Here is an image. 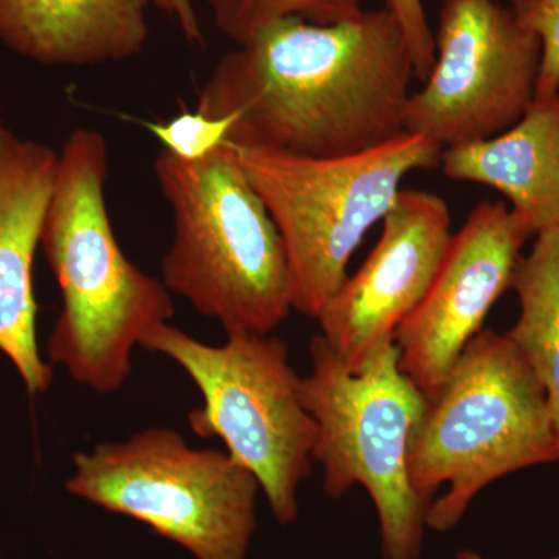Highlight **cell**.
I'll return each mask as SVG.
<instances>
[{
    "mask_svg": "<svg viewBox=\"0 0 559 559\" xmlns=\"http://www.w3.org/2000/svg\"><path fill=\"white\" fill-rule=\"evenodd\" d=\"M455 559H485L484 557H480L479 554H476V551L473 550H459L457 554H455ZM555 559H559L555 558Z\"/></svg>",
    "mask_w": 559,
    "mask_h": 559,
    "instance_id": "44dd1931",
    "label": "cell"
},
{
    "mask_svg": "<svg viewBox=\"0 0 559 559\" xmlns=\"http://www.w3.org/2000/svg\"><path fill=\"white\" fill-rule=\"evenodd\" d=\"M454 180L481 183L509 198L532 237L559 230V95L535 98L510 130L441 154Z\"/></svg>",
    "mask_w": 559,
    "mask_h": 559,
    "instance_id": "5bb4252c",
    "label": "cell"
},
{
    "mask_svg": "<svg viewBox=\"0 0 559 559\" xmlns=\"http://www.w3.org/2000/svg\"><path fill=\"white\" fill-rule=\"evenodd\" d=\"M234 117L212 119L200 110L183 109L165 121H148L146 130L162 143V150L186 162L207 159L229 138Z\"/></svg>",
    "mask_w": 559,
    "mask_h": 559,
    "instance_id": "e0dca14e",
    "label": "cell"
},
{
    "mask_svg": "<svg viewBox=\"0 0 559 559\" xmlns=\"http://www.w3.org/2000/svg\"><path fill=\"white\" fill-rule=\"evenodd\" d=\"M153 3L178 22L187 40L193 44L202 43L204 36H202L200 17L191 0H153Z\"/></svg>",
    "mask_w": 559,
    "mask_h": 559,
    "instance_id": "ffe728a7",
    "label": "cell"
},
{
    "mask_svg": "<svg viewBox=\"0 0 559 559\" xmlns=\"http://www.w3.org/2000/svg\"><path fill=\"white\" fill-rule=\"evenodd\" d=\"M558 460L538 378L507 334L479 331L426 395L412 429L407 468L412 488L429 503L428 528L450 532L489 484Z\"/></svg>",
    "mask_w": 559,
    "mask_h": 559,
    "instance_id": "3957f363",
    "label": "cell"
},
{
    "mask_svg": "<svg viewBox=\"0 0 559 559\" xmlns=\"http://www.w3.org/2000/svg\"><path fill=\"white\" fill-rule=\"evenodd\" d=\"M414 61L388 9L334 25L286 20L224 55L200 92L227 142L290 156H349L406 131Z\"/></svg>",
    "mask_w": 559,
    "mask_h": 559,
    "instance_id": "6da1fadb",
    "label": "cell"
},
{
    "mask_svg": "<svg viewBox=\"0 0 559 559\" xmlns=\"http://www.w3.org/2000/svg\"><path fill=\"white\" fill-rule=\"evenodd\" d=\"M436 64L411 95L406 131L441 148L502 134L536 98L540 40L496 0H444Z\"/></svg>",
    "mask_w": 559,
    "mask_h": 559,
    "instance_id": "9c48e42d",
    "label": "cell"
},
{
    "mask_svg": "<svg viewBox=\"0 0 559 559\" xmlns=\"http://www.w3.org/2000/svg\"><path fill=\"white\" fill-rule=\"evenodd\" d=\"M558 95H559V90H558Z\"/></svg>",
    "mask_w": 559,
    "mask_h": 559,
    "instance_id": "603a6c76",
    "label": "cell"
},
{
    "mask_svg": "<svg viewBox=\"0 0 559 559\" xmlns=\"http://www.w3.org/2000/svg\"><path fill=\"white\" fill-rule=\"evenodd\" d=\"M527 227L503 202H479L452 235L417 310L395 331L400 367L425 395L439 388L492 305L511 288Z\"/></svg>",
    "mask_w": 559,
    "mask_h": 559,
    "instance_id": "30bf717a",
    "label": "cell"
},
{
    "mask_svg": "<svg viewBox=\"0 0 559 559\" xmlns=\"http://www.w3.org/2000/svg\"><path fill=\"white\" fill-rule=\"evenodd\" d=\"M154 173L173 215L165 288L227 334L277 330L293 310L285 246L229 143L201 162L162 150Z\"/></svg>",
    "mask_w": 559,
    "mask_h": 559,
    "instance_id": "277c9868",
    "label": "cell"
},
{
    "mask_svg": "<svg viewBox=\"0 0 559 559\" xmlns=\"http://www.w3.org/2000/svg\"><path fill=\"white\" fill-rule=\"evenodd\" d=\"M153 0H0V43L46 66L130 60L150 38Z\"/></svg>",
    "mask_w": 559,
    "mask_h": 559,
    "instance_id": "4fadbf2b",
    "label": "cell"
},
{
    "mask_svg": "<svg viewBox=\"0 0 559 559\" xmlns=\"http://www.w3.org/2000/svg\"><path fill=\"white\" fill-rule=\"evenodd\" d=\"M0 110H2V108H0ZM0 124H3V121H2V119H0Z\"/></svg>",
    "mask_w": 559,
    "mask_h": 559,
    "instance_id": "7402d4cb",
    "label": "cell"
},
{
    "mask_svg": "<svg viewBox=\"0 0 559 559\" xmlns=\"http://www.w3.org/2000/svg\"><path fill=\"white\" fill-rule=\"evenodd\" d=\"M229 145L282 237L293 310L314 319L344 285L367 231L395 204L403 179L439 167L444 151L409 131L326 159Z\"/></svg>",
    "mask_w": 559,
    "mask_h": 559,
    "instance_id": "8992f818",
    "label": "cell"
},
{
    "mask_svg": "<svg viewBox=\"0 0 559 559\" xmlns=\"http://www.w3.org/2000/svg\"><path fill=\"white\" fill-rule=\"evenodd\" d=\"M311 373L299 396L318 425L312 462L323 489L340 499L355 485L369 492L380 520L384 559H419L429 503L412 488L407 457L426 395L401 370L395 337L374 345L356 370L323 340L312 337Z\"/></svg>",
    "mask_w": 559,
    "mask_h": 559,
    "instance_id": "5b68a950",
    "label": "cell"
},
{
    "mask_svg": "<svg viewBox=\"0 0 559 559\" xmlns=\"http://www.w3.org/2000/svg\"><path fill=\"white\" fill-rule=\"evenodd\" d=\"M58 154L0 124V352L31 395L49 390L53 367L36 340L33 261L40 246Z\"/></svg>",
    "mask_w": 559,
    "mask_h": 559,
    "instance_id": "7c38bea8",
    "label": "cell"
},
{
    "mask_svg": "<svg viewBox=\"0 0 559 559\" xmlns=\"http://www.w3.org/2000/svg\"><path fill=\"white\" fill-rule=\"evenodd\" d=\"M140 347L175 360L204 404L189 414L202 439L218 437L227 454L259 480L282 525L299 516V488L311 474L318 425L301 404L288 347L271 334L230 333L219 347L160 323Z\"/></svg>",
    "mask_w": 559,
    "mask_h": 559,
    "instance_id": "52a82bcc",
    "label": "cell"
},
{
    "mask_svg": "<svg viewBox=\"0 0 559 559\" xmlns=\"http://www.w3.org/2000/svg\"><path fill=\"white\" fill-rule=\"evenodd\" d=\"M108 145L103 134L75 130L58 154L57 178L40 248L62 294L47 353L95 392L123 388L131 353L175 314L171 293L121 250L108 207Z\"/></svg>",
    "mask_w": 559,
    "mask_h": 559,
    "instance_id": "7a4b0ae2",
    "label": "cell"
},
{
    "mask_svg": "<svg viewBox=\"0 0 559 559\" xmlns=\"http://www.w3.org/2000/svg\"><path fill=\"white\" fill-rule=\"evenodd\" d=\"M518 21L540 40V70L536 98H549L559 90V0H510Z\"/></svg>",
    "mask_w": 559,
    "mask_h": 559,
    "instance_id": "ac0fdd59",
    "label": "cell"
},
{
    "mask_svg": "<svg viewBox=\"0 0 559 559\" xmlns=\"http://www.w3.org/2000/svg\"><path fill=\"white\" fill-rule=\"evenodd\" d=\"M216 28L237 46L272 24L300 20L334 25L356 20L364 13V0H207Z\"/></svg>",
    "mask_w": 559,
    "mask_h": 559,
    "instance_id": "2e32d148",
    "label": "cell"
},
{
    "mask_svg": "<svg viewBox=\"0 0 559 559\" xmlns=\"http://www.w3.org/2000/svg\"><path fill=\"white\" fill-rule=\"evenodd\" d=\"M381 223L377 246L318 318L323 340L349 370L417 310L452 237L450 207L429 191L401 190Z\"/></svg>",
    "mask_w": 559,
    "mask_h": 559,
    "instance_id": "8fae6325",
    "label": "cell"
},
{
    "mask_svg": "<svg viewBox=\"0 0 559 559\" xmlns=\"http://www.w3.org/2000/svg\"><path fill=\"white\" fill-rule=\"evenodd\" d=\"M66 489L179 544L194 559H246L260 484L227 452L194 450L178 430L151 428L73 457Z\"/></svg>",
    "mask_w": 559,
    "mask_h": 559,
    "instance_id": "ba28073f",
    "label": "cell"
},
{
    "mask_svg": "<svg viewBox=\"0 0 559 559\" xmlns=\"http://www.w3.org/2000/svg\"><path fill=\"white\" fill-rule=\"evenodd\" d=\"M511 288L521 314L507 336L543 385L559 436V230L536 237L532 252L518 261Z\"/></svg>",
    "mask_w": 559,
    "mask_h": 559,
    "instance_id": "9a60e30c",
    "label": "cell"
},
{
    "mask_svg": "<svg viewBox=\"0 0 559 559\" xmlns=\"http://www.w3.org/2000/svg\"><path fill=\"white\" fill-rule=\"evenodd\" d=\"M385 9L400 22L409 44L415 79L425 81L436 64V36L426 16L425 3L423 0H385Z\"/></svg>",
    "mask_w": 559,
    "mask_h": 559,
    "instance_id": "d6986e66",
    "label": "cell"
}]
</instances>
